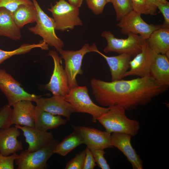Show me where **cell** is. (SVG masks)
I'll use <instances>...</instances> for the list:
<instances>
[{
  "mask_svg": "<svg viewBox=\"0 0 169 169\" xmlns=\"http://www.w3.org/2000/svg\"><path fill=\"white\" fill-rule=\"evenodd\" d=\"M90 85L92 93L100 105L107 107L118 105L126 110L144 106L168 90L150 76L110 82L93 78Z\"/></svg>",
  "mask_w": 169,
  "mask_h": 169,
  "instance_id": "cell-1",
  "label": "cell"
},
{
  "mask_svg": "<svg viewBox=\"0 0 169 169\" xmlns=\"http://www.w3.org/2000/svg\"><path fill=\"white\" fill-rule=\"evenodd\" d=\"M109 110L97 120L109 133L117 132L136 136L140 129L139 122L128 118L125 110L120 106L108 107Z\"/></svg>",
  "mask_w": 169,
  "mask_h": 169,
  "instance_id": "cell-2",
  "label": "cell"
},
{
  "mask_svg": "<svg viewBox=\"0 0 169 169\" xmlns=\"http://www.w3.org/2000/svg\"><path fill=\"white\" fill-rule=\"evenodd\" d=\"M86 86L76 87L70 89L64 99L72 106L74 112L86 113L92 117V121L96 122L101 115L107 112L109 107L95 104L91 99Z\"/></svg>",
  "mask_w": 169,
  "mask_h": 169,
  "instance_id": "cell-3",
  "label": "cell"
},
{
  "mask_svg": "<svg viewBox=\"0 0 169 169\" xmlns=\"http://www.w3.org/2000/svg\"><path fill=\"white\" fill-rule=\"evenodd\" d=\"M36 9L37 18L34 26L28 28L29 31L40 36L48 45L55 48L58 52L63 49L64 43L55 33V25L52 18L42 10L37 0H31Z\"/></svg>",
  "mask_w": 169,
  "mask_h": 169,
  "instance_id": "cell-4",
  "label": "cell"
},
{
  "mask_svg": "<svg viewBox=\"0 0 169 169\" xmlns=\"http://www.w3.org/2000/svg\"><path fill=\"white\" fill-rule=\"evenodd\" d=\"M98 50L95 43L90 45L88 44H85L78 50L74 51L62 49L59 52L61 57L64 61V69L68 77L70 89L79 86L76 77L78 74H83L81 66L84 55L90 52L96 53Z\"/></svg>",
  "mask_w": 169,
  "mask_h": 169,
  "instance_id": "cell-5",
  "label": "cell"
},
{
  "mask_svg": "<svg viewBox=\"0 0 169 169\" xmlns=\"http://www.w3.org/2000/svg\"><path fill=\"white\" fill-rule=\"evenodd\" d=\"M48 10L52 14L55 30L64 31L83 25L79 17V8L65 0H59L54 5L51 4Z\"/></svg>",
  "mask_w": 169,
  "mask_h": 169,
  "instance_id": "cell-6",
  "label": "cell"
},
{
  "mask_svg": "<svg viewBox=\"0 0 169 169\" xmlns=\"http://www.w3.org/2000/svg\"><path fill=\"white\" fill-rule=\"evenodd\" d=\"M127 35L126 38H118L110 31H103L101 36L106 39L107 42L104 52L128 54L131 57H135L141 52L145 39L140 35L132 33Z\"/></svg>",
  "mask_w": 169,
  "mask_h": 169,
  "instance_id": "cell-7",
  "label": "cell"
},
{
  "mask_svg": "<svg viewBox=\"0 0 169 169\" xmlns=\"http://www.w3.org/2000/svg\"><path fill=\"white\" fill-rule=\"evenodd\" d=\"M59 142L56 139L47 146L33 152L22 150L15 160L17 169H45L47 162L54 154V151Z\"/></svg>",
  "mask_w": 169,
  "mask_h": 169,
  "instance_id": "cell-8",
  "label": "cell"
},
{
  "mask_svg": "<svg viewBox=\"0 0 169 169\" xmlns=\"http://www.w3.org/2000/svg\"><path fill=\"white\" fill-rule=\"evenodd\" d=\"M0 90L6 97L8 105L12 106L21 101L34 102L43 95L31 94L25 91L21 84L5 70L0 69Z\"/></svg>",
  "mask_w": 169,
  "mask_h": 169,
  "instance_id": "cell-9",
  "label": "cell"
},
{
  "mask_svg": "<svg viewBox=\"0 0 169 169\" xmlns=\"http://www.w3.org/2000/svg\"><path fill=\"white\" fill-rule=\"evenodd\" d=\"M141 14L134 10L121 19L117 24L124 35L130 33L141 35L147 39L154 31L163 28L162 25L149 24L142 18Z\"/></svg>",
  "mask_w": 169,
  "mask_h": 169,
  "instance_id": "cell-10",
  "label": "cell"
},
{
  "mask_svg": "<svg viewBox=\"0 0 169 169\" xmlns=\"http://www.w3.org/2000/svg\"><path fill=\"white\" fill-rule=\"evenodd\" d=\"M48 55L53 59L54 70L50 81L43 87L50 91L53 95L64 97L69 93L70 89L68 77L62 64V58L55 50H50Z\"/></svg>",
  "mask_w": 169,
  "mask_h": 169,
  "instance_id": "cell-11",
  "label": "cell"
},
{
  "mask_svg": "<svg viewBox=\"0 0 169 169\" xmlns=\"http://www.w3.org/2000/svg\"><path fill=\"white\" fill-rule=\"evenodd\" d=\"M72 128L80 136L83 144L90 150L112 148L110 134L93 128L72 125Z\"/></svg>",
  "mask_w": 169,
  "mask_h": 169,
  "instance_id": "cell-12",
  "label": "cell"
},
{
  "mask_svg": "<svg viewBox=\"0 0 169 169\" xmlns=\"http://www.w3.org/2000/svg\"><path fill=\"white\" fill-rule=\"evenodd\" d=\"M156 54L150 47L145 39L141 52L131 60L129 69L124 78L131 76H137L141 78L150 76L151 66Z\"/></svg>",
  "mask_w": 169,
  "mask_h": 169,
  "instance_id": "cell-13",
  "label": "cell"
},
{
  "mask_svg": "<svg viewBox=\"0 0 169 169\" xmlns=\"http://www.w3.org/2000/svg\"><path fill=\"white\" fill-rule=\"evenodd\" d=\"M34 102L36 106L40 109L54 115L63 116L68 120H70L71 114L74 112L70 104L61 96L53 95L49 98L41 97Z\"/></svg>",
  "mask_w": 169,
  "mask_h": 169,
  "instance_id": "cell-14",
  "label": "cell"
},
{
  "mask_svg": "<svg viewBox=\"0 0 169 169\" xmlns=\"http://www.w3.org/2000/svg\"><path fill=\"white\" fill-rule=\"evenodd\" d=\"M131 136L128 134L113 132L111 136V143L113 147L120 151L131 163L133 169H143V162L133 147L131 143Z\"/></svg>",
  "mask_w": 169,
  "mask_h": 169,
  "instance_id": "cell-15",
  "label": "cell"
},
{
  "mask_svg": "<svg viewBox=\"0 0 169 169\" xmlns=\"http://www.w3.org/2000/svg\"><path fill=\"white\" fill-rule=\"evenodd\" d=\"M23 132L25 141L28 145L27 150L29 152L38 150L49 145L55 139L52 132L39 130L35 127L15 125Z\"/></svg>",
  "mask_w": 169,
  "mask_h": 169,
  "instance_id": "cell-16",
  "label": "cell"
},
{
  "mask_svg": "<svg viewBox=\"0 0 169 169\" xmlns=\"http://www.w3.org/2000/svg\"><path fill=\"white\" fill-rule=\"evenodd\" d=\"M32 101L24 100L14 104L10 117V124L35 127V106Z\"/></svg>",
  "mask_w": 169,
  "mask_h": 169,
  "instance_id": "cell-17",
  "label": "cell"
},
{
  "mask_svg": "<svg viewBox=\"0 0 169 169\" xmlns=\"http://www.w3.org/2000/svg\"><path fill=\"white\" fill-rule=\"evenodd\" d=\"M19 130L15 126L0 129V152L3 155L9 156L23 149L22 142L17 139Z\"/></svg>",
  "mask_w": 169,
  "mask_h": 169,
  "instance_id": "cell-18",
  "label": "cell"
},
{
  "mask_svg": "<svg viewBox=\"0 0 169 169\" xmlns=\"http://www.w3.org/2000/svg\"><path fill=\"white\" fill-rule=\"evenodd\" d=\"M105 60L110 68L111 81L122 79L130 68L131 56L128 54H119L118 55L108 56L98 50L96 52Z\"/></svg>",
  "mask_w": 169,
  "mask_h": 169,
  "instance_id": "cell-19",
  "label": "cell"
},
{
  "mask_svg": "<svg viewBox=\"0 0 169 169\" xmlns=\"http://www.w3.org/2000/svg\"><path fill=\"white\" fill-rule=\"evenodd\" d=\"M150 76L159 85L168 88L169 85V57L156 54L151 65Z\"/></svg>",
  "mask_w": 169,
  "mask_h": 169,
  "instance_id": "cell-20",
  "label": "cell"
},
{
  "mask_svg": "<svg viewBox=\"0 0 169 169\" xmlns=\"http://www.w3.org/2000/svg\"><path fill=\"white\" fill-rule=\"evenodd\" d=\"M68 120L66 119L62 118L60 115H54L35 106L34 127L39 130L47 131L66 124Z\"/></svg>",
  "mask_w": 169,
  "mask_h": 169,
  "instance_id": "cell-21",
  "label": "cell"
},
{
  "mask_svg": "<svg viewBox=\"0 0 169 169\" xmlns=\"http://www.w3.org/2000/svg\"><path fill=\"white\" fill-rule=\"evenodd\" d=\"M20 28L15 23L13 13L3 8H0V36L13 40H20L22 34Z\"/></svg>",
  "mask_w": 169,
  "mask_h": 169,
  "instance_id": "cell-22",
  "label": "cell"
},
{
  "mask_svg": "<svg viewBox=\"0 0 169 169\" xmlns=\"http://www.w3.org/2000/svg\"><path fill=\"white\" fill-rule=\"evenodd\" d=\"M146 40L156 53L165 54L169 57V28L157 29Z\"/></svg>",
  "mask_w": 169,
  "mask_h": 169,
  "instance_id": "cell-23",
  "label": "cell"
},
{
  "mask_svg": "<svg viewBox=\"0 0 169 169\" xmlns=\"http://www.w3.org/2000/svg\"><path fill=\"white\" fill-rule=\"evenodd\" d=\"M14 21L20 28L29 23L36 22L37 13L33 4L22 5L19 6L13 13Z\"/></svg>",
  "mask_w": 169,
  "mask_h": 169,
  "instance_id": "cell-24",
  "label": "cell"
},
{
  "mask_svg": "<svg viewBox=\"0 0 169 169\" xmlns=\"http://www.w3.org/2000/svg\"><path fill=\"white\" fill-rule=\"evenodd\" d=\"M83 144L80 136L74 131L60 142H59L54 152L62 156H65L76 147Z\"/></svg>",
  "mask_w": 169,
  "mask_h": 169,
  "instance_id": "cell-25",
  "label": "cell"
},
{
  "mask_svg": "<svg viewBox=\"0 0 169 169\" xmlns=\"http://www.w3.org/2000/svg\"><path fill=\"white\" fill-rule=\"evenodd\" d=\"M48 46V44L42 40L37 44H22L18 48L12 51H5L0 49V65L4 61L14 55L25 54L36 48H40L42 50H47Z\"/></svg>",
  "mask_w": 169,
  "mask_h": 169,
  "instance_id": "cell-26",
  "label": "cell"
},
{
  "mask_svg": "<svg viewBox=\"0 0 169 169\" xmlns=\"http://www.w3.org/2000/svg\"><path fill=\"white\" fill-rule=\"evenodd\" d=\"M116 14V20L119 21L133 10L131 0H110Z\"/></svg>",
  "mask_w": 169,
  "mask_h": 169,
  "instance_id": "cell-27",
  "label": "cell"
},
{
  "mask_svg": "<svg viewBox=\"0 0 169 169\" xmlns=\"http://www.w3.org/2000/svg\"><path fill=\"white\" fill-rule=\"evenodd\" d=\"M86 154L85 149L77 153L67 163L65 169H83Z\"/></svg>",
  "mask_w": 169,
  "mask_h": 169,
  "instance_id": "cell-28",
  "label": "cell"
},
{
  "mask_svg": "<svg viewBox=\"0 0 169 169\" xmlns=\"http://www.w3.org/2000/svg\"><path fill=\"white\" fill-rule=\"evenodd\" d=\"M31 0H0V8H3L12 13L20 5H32Z\"/></svg>",
  "mask_w": 169,
  "mask_h": 169,
  "instance_id": "cell-29",
  "label": "cell"
},
{
  "mask_svg": "<svg viewBox=\"0 0 169 169\" xmlns=\"http://www.w3.org/2000/svg\"><path fill=\"white\" fill-rule=\"evenodd\" d=\"M12 111L8 104L0 108V129L10 127V120Z\"/></svg>",
  "mask_w": 169,
  "mask_h": 169,
  "instance_id": "cell-30",
  "label": "cell"
},
{
  "mask_svg": "<svg viewBox=\"0 0 169 169\" xmlns=\"http://www.w3.org/2000/svg\"><path fill=\"white\" fill-rule=\"evenodd\" d=\"M103 149L90 150L97 166L102 169H110V168L105 159L104 155L106 152Z\"/></svg>",
  "mask_w": 169,
  "mask_h": 169,
  "instance_id": "cell-31",
  "label": "cell"
},
{
  "mask_svg": "<svg viewBox=\"0 0 169 169\" xmlns=\"http://www.w3.org/2000/svg\"><path fill=\"white\" fill-rule=\"evenodd\" d=\"M89 8L95 15L102 13L107 3L106 0H86Z\"/></svg>",
  "mask_w": 169,
  "mask_h": 169,
  "instance_id": "cell-32",
  "label": "cell"
},
{
  "mask_svg": "<svg viewBox=\"0 0 169 169\" xmlns=\"http://www.w3.org/2000/svg\"><path fill=\"white\" fill-rule=\"evenodd\" d=\"M18 156L15 153L12 155L4 156L0 152V169H14V162Z\"/></svg>",
  "mask_w": 169,
  "mask_h": 169,
  "instance_id": "cell-33",
  "label": "cell"
},
{
  "mask_svg": "<svg viewBox=\"0 0 169 169\" xmlns=\"http://www.w3.org/2000/svg\"><path fill=\"white\" fill-rule=\"evenodd\" d=\"M157 8L162 13L164 22L162 25L163 28H169V3L166 4L157 3L155 4Z\"/></svg>",
  "mask_w": 169,
  "mask_h": 169,
  "instance_id": "cell-34",
  "label": "cell"
},
{
  "mask_svg": "<svg viewBox=\"0 0 169 169\" xmlns=\"http://www.w3.org/2000/svg\"><path fill=\"white\" fill-rule=\"evenodd\" d=\"M133 10L141 14H149V9L144 0H131Z\"/></svg>",
  "mask_w": 169,
  "mask_h": 169,
  "instance_id": "cell-35",
  "label": "cell"
},
{
  "mask_svg": "<svg viewBox=\"0 0 169 169\" xmlns=\"http://www.w3.org/2000/svg\"><path fill=\"white\" fill-rule=\"evenodd\" d=\"M83 169H93L96 166L90 150L87 146Z\"/></svg>",
  "mask_w": 169,
  "mask_h": 169,
  "instance_id": "cell-36",
  "label": "cell"
},
{
  "mask_svg": "<svg viewBox=\"0 0 169 169\" xmlns=\"http://www.w3.org/2000/svg\"><path fill=\"white\" fill-rule=\"evenodd\" d=\"M149 9V14L155 15L157 8L155 5L157 3L166 4L168 2L166 0H144Z\"/></svg>",
  "mask_w": 169,
  "mask_h": 169,
  "instance_id": "cell-37",
  "label": "cell"
},
{
  "mask_svg": "<svg viewBox=\"0 0 169 169\" xmlns=\"http://www.w3.org/2000/svg\"><path fill=\"white\" fill-rule=\"evenodd\" d=\"M69 3L71 4L78 7L80 8L82 4L83 0H68Z\"/></svg>",
  "mask_w": 169,
  "mask_h": 169,
  "instance_id": "cell-38",
  "label": "cell"
},
{
  "mask_svg": "<svg viewBox=\"0 0 169 169\" xmlns=\"http://www.w3.org/2000/svg\"><path fill=\"white\" fill-rule=\"evenodd\" d=\"M107 3L110 2V0H106Z\"/></svg>",
  "mask_w": 169,
  "mask_h": 169,
  "instance_id": "cell-39",
  "label": "cell"
}]
</instances>
